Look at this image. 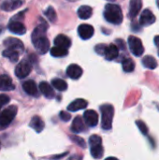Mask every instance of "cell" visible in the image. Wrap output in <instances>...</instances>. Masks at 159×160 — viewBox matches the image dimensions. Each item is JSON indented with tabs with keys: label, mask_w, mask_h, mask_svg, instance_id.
<instances>
[{
	"label": "cell",
	"mask_w": 159,
	"mask_h": 160,
	"mask_svg": "<svg viewBox=\"0 0 159 160\" xmlns=\"http://www.w3.org/2000/svg\"><path fill=\"white\" fill-rule=\"evenodd\" d=\"M48 24L44 20H41V23L37 25L32 33V42L36 50L40 54H45L50 49V41L46 37Z\"/></svg>",
	"instance_id": "cell-1"
},
{
	"label": "cell",
	"mask_w": 159,
	"mask_h": 160,
	"mask_svg": "<svg viewBox=\"0 0 159 160\" xmlns=\"http://www.w3.org/2000/svg\"><path fill=\"white\" fill-rule=\"evenodd\" d=\"M104 18L111 23L120 24L123 22L121 8L115 4H107L104 9Z\"/></svg>",
	"instance_id": "cell-2"
},
{
	"label": "cell",
	"mask_w": 159,
	"mask_h": 160,
	"mask_svg": "<svg viewBox=\"0 0 159 160\" xmlns=\"http://www.w3.org/2000/svg\"><path fill=\"white\" fill-rule=\"evenodd\" d=\"M101 112V127L104 130H110L112 126L114 108L111 104H103L100 106Z\"/></svg>",
	"instance_id": "cell-3"
},
{
	"label": "cell",
	"mask_w": 159,
	"mask_h": 160,
	"mask_svg": "<svg viewBox=\"0 0 159 160\" xmlns=\"http://www.w3.org/2000/svg\"><path fill=\"white\" fill-rule=\"evenodd\" d=\"M89 143H90L91 156L96 159L101 158L104 154L101 138L98 135H92L89 139Z\"/></svg>",
	"instance_id": "cell-4"
},
{
	"label": "cell",
	"mask_w": 159,
	"mask_h": 160,
	"mask_svg": "<svg viewBox=\"0 0 159 160\" xmlns=\"http://www.w3.org/2000/svg\"><path fill=\"white\" fill-rule=\"evenodd\" d=\"M17 106L15 105H11L8 106L7 108H6L1 113H0V126L2 128H6L7 127L15 118L16 114H17Z\"/></svg>",
	"instance_id": "cell-5"
},
{
	"label": "cell",
	"mask_w": 159,
	"mask_h": 160,
	"mask_svg": "<svg viewBox=\"0 0 159 160\" xmlns=\"http://www.w3.org/2000/svg\"><path fill=\"white\" fill-rule=\"evenodd\" d=\"M32 70V65L30 61L24 59L21 61L15 68V75L19 79H23L27 77Z\"/></svg>",
	"instance_id": "cell-6"
},
{
	"label": "cell",
	"mask_w": 159,
	"mask_h": 160,
	"mask_svg": "<svg viewBox=\"0 0 159 160\" xmlns=\"http://www.w3.org/2000/svg\"><path fill=\"white\" fill-rule=\"evenodd\" d=\"M128 46L131 51V52L136 55V56H141L142 55L144 52V47L142 45V40L134 36H130L128 38Z\"/></svg>",
	"instance_id": "cell-7"
},
{
	"label": "cell",
	"mask_w": 159,
	"mask_h": 160,
	"mask_svg": "<svg viewBox=\"0 0 159 160\" xmlns=\"http://www.w3.org/2000/svg\"><path fill=\"white\" fill-rule=\"evenodd\" d=\"M4 46L6 47V49H10V50L16 51L20 54L24 50L23 43L20 39L15 38H8L5 39L4 40Z\"/></svg>",
	"instance_id": "cell-8"
},
{
	"label": "cell",
	"mask_w": 159,
	"mask_h": 160,
	"mask_svg": "<svg viewBox=\"0 0 159 160\" xmlns=\"http://www.w3.org/2000/svg\"><path fill=\"white\" fill-rule=\"evenodd\" d=\"M83 119L88 127L94 128L98 123V114L94 110H87L83 113Z\"/></svg>",
	"instance_id": "cell-9"
},
{
	"label": "cell",
	"mask_w": 159,
	"mask_h": 160,
	"mask_svg": "<svg viewBox=\"0 0 159 160\" xmlns=\"http://www.w3.org/2000/svg\"><path fill=\"white\" fill-rule=\"evenodd\" d=\"M155 22H156V16L154 15V13L148 8L144 9L140 18V24L142 26H148L153 24Z\"/></svg>",
	"instance_id": "cell-10"
},
{
	"label": "cell",
	"mask_w": 159,
	"mask_h": 160,
	"mask_svg": "<svg viewBox=\"0 0 159 160\" xmlns=\"http://www.w3.org/2000/svg\"><path fill=\"white\" fill-rule=\"evenodd\" d=\"M8 30L15 34V35H23L26 32V28L24 26V24L22 22H21L20 21H12L10 20L8 25H7Z\"/></svg>",
	"instance_id": "cell-11"
},
{
	"label": "cell",
	"mask_w": 159,
	"mask_h": 160,
	"mask_svg": "<svg viewBox=\"0 0 159 160\" xmlns=\"http://www.w3.org/2000/svg\"><path fill=\"white\" fill-rule=\"evenodd\" d=\"M78 34L82 39H89L94 35V27L90 24H81L78 28Z\"/></svg>",
	"instance_id": "cell-12"
},
{
	"label": "cell",
	"mask_w": 159,
	"mask_h": 160,
	"mask_svg": "<svg viewBox=\"0 0 159 160\" xmlns=\"http://www.w3.org/2000/svg\"><path fill=\"white\" fill-rule=\"evenodd\" d=\"M22 89L27 95H29L31 97H36V98L38 97V90H37V84L32 80H28V81L24 82L22 83Z\"/></svg>",
	"instance_id": "cell-13"
},
{
	"label": "cell",
	"mask_w": 159,
	"mask_h": 160,
	"mask_svg": "<svg viewBox=\"0 0 159 160\" xmlns=\"http://www.w3.org/2000/svg\"><path fill=\"white\" fill-rule=\"evenodd\" d=\"M67 75L72 80H78L82 75V69L76 64H71L67 68Z\"/></svg>",
	"instance_id": "cell-14"
},
{
	"label": "cell",
	"mask_w": 159,
	"mask_h": 160,
	"mask_svg": "<svg viewBox=\"0 0 159 160\" xmlns=\"http://www.w3.org/2000/svg\"><path fill=\"white\" fill-rule=\"evenodd\" d=\"M23 4L22 0H6L1 4V9L5 11H12L19 8Z\"/></svg>",
	"instance_id": "cell-15"
},
{
	"label": "cell",
	"mask_w": 159,
	"mask_h": 160,
	"mask_svg": "<svg viewBox=\"0 0 159 160\" xmlns=\"http://www.w3.org/2000/svg\"><path fill=\"white\" fill-rule=\"evenodd\" d=\"M142 7V0H130L129 3V12L128 16L130 19H134L137 17L139 12L141 11Z\"/></svg>",
	"instance_id": "cell-16"
},
{
	"label": "cell",
	"mask_w": 159,
	"mask_h": 160,
	"mask_svg": "<svg viewBox=\"0 0 159 160\" xmlns=\"http://www.w3.org/2000/svg\"><path fill=\"white\" fill-rule=\"evenodd\" d=\"M15 86L12 80L7 75H0V91H12Z\"/></svg>",
	"instance_id": "cell-17"
},
{
	"label": "cell",
	"mask_w": 159,
	"mask_h": 160,
	"mask_svg": "<svg viewBox=\"0 0 159 160\" xmlns=\"http://www.w3.org/2000/svg\"><path fill=\"white\" fill-rule=\"evenodd\" d=\"M88 106V102L85 99L82 98H78L75 99L74 101H72L68 106H67V110L69 112H77L80 110H83Z\"/></svg>",
	"instance_id": "cell-18"
},
{
	"label": "cell",
	"mask_w": 159,
	"mask_h": 160,
	"mask_svg": "<svg viewBox=\"0 0 159 160\" xmlns=\"http://www.w3.org/2000/svg\"><path fill=\"white\" fill-rule=\"evenodd\" d=\"M119 55V49L115 44H111L106 47V51L104 53V56L107 60L112 61Z\"/></svg>",
	"instance_id": "cell-19"
},
{
	"label": "cell",
	"mask_w": 159,
	"mask_h": 160,
	"mask_svg": "<svg viewBox=\"0 0 159 160\" xmlns=\"http://www.w3.org/2000/svg\"><path fill=\"white\" fill-rule=\"evenodd\" d=\"M39 90L45 98H47L49 99H52L54 98V91H53L52 85H50L48 82H41L39 83Z\"/></svg>",
	"instance_id": "cell-20"
},
{
	"label": "cell",
	"mask_w": 159,
	"mask_h": 160,
	"mask_svg": "<svg viewBox=\"0 0 159 160\" xmlns=\"http://www.w3.org/2000/svg\"><path fill=\"white\" fill-rule=\"evenodd\" d=\"M70 129L73 133H81L82 131H85L86 128H85V125H84L81 116H77L73 120L72 125L70 127Z\"/></svg>",
	"instance_id": "cell-21"
},
{
	"label": "cell",
	"mask_w": 159,
	"mask_h": 160,
	"mask_svg": "<svg viewBox=\"0 0 159 160\" xmlns=\"http://www.w3.org/2000/svg\"><path fill=\"white\" fill-rule=\"evenodd\" d=\"M29 127L32 128L36 132L39 133V132H41V131L44 129L45 125H44L43 120H42L39 116L35 115V116L31 119L30 124H29Z\"/></svg>",
	"instance_id": "cell-22"
},
{
	"label": "cell",
	"mask_w": 159,
	"mask_h": 160,
	"mask_svg": "<svg viewBox=\"0 0 159 160\" xmlns=\"http://www.w3.org/2000/svg\"><path fill=\"white\" fill-rule=\"evenodd\" d=\"M54 44H55V46L67 49L71 46V40L65 35H58L54 38Z\"/></svg>",
	"instance_id": "cell-23"
},
{
	"label": "cell",
	"mask_w": 159,
	"mask_h": 160,
	"mask_svg": "<svg viewBox=\"0 0 159 160\" xmlns=\"http://www.w3.org/2000/svg\"><path fill=\"white\" fill-rule=\"evenodd\" d=\"M93 9L89 6H81L78 8V16L82 20H87L92 16Z\"/></svg>",
	"instance_id": "cell-24"
},
{
	"label": "cell",
	"mask_w": 159,
	"mask_h": 160,
	"mask_svg": "<svg viewBox=\"0 0 159 160\" xmlns=\"http://www.w3.org/2000/svg\"><path fill=\"white\" fill-rule=\"evenodd\" d=\"M142 65L149 69H155L157 67V62L155 57L151 55H146L142 59Z\"/></svg>",
	"instance_id": "cell-25"
},
{
	"label": "cell",
	"mask_w": 159,
	"mask_h": 160,
	"mask_svg": "<svg viewBox=\"0 0 159 160\" xmlns=\"http://www.w3.org/2000/svg\"><path fill=\"white\" fill-rule=\"evenodd\" d=\"M52 85L55 89H57L58 91H61V92L66 91L67 89V83L64 80L58 79V78H55V79L52 80Z\"/></svg>",
	"instance_id": "cell-26"
},
{
	"label": "cell",
	"mask_w": 159,
	"mask_h": 160,
	"mask_svg": "<svg viewBox=\"0 0 159 160\" xmlns=\"http://www.w3.org/2000/svg\"><path fill=\"white\" fill-rule=\"evenodd\" d=\"M2 55H3L4 57L8 58L11 62H17L18 59H19L20 53H19L18 52H16V51L10 50V49H6V50L3 51Z\"/></svg>",
	"instance_id": "cell-27"
},
{
	"label": "cell",
	"mask_w": 159,
	"mask_h": 160,
	"mask_svg": "<svg viewBox=\"0 0 159 160\" xmlns=\"http://www.w3.org/2000/svg\"><path fill=\"white\" fill-rule=\"evenodd\" d=\"M67 53H68L67 49H65L62 47L55 46L51 49V54L53 57H64V56L67 55Z\"/></svg>",
	"instance_id": "cell-28"
},
{
	"label": "cell",
	"mask_w": 159,
	"mask_h": 160,
	"mask_svg": "<svg viewBox=\"0 0 159 160\" xmlns=\"http://www.w3.org/2000/svg\"><path fill=\"white\" fill-rule=\"evenodd\" d=\"M122 67L125 72H132L135 69V63L130 58H126L122 62Z\"/></svg>",
	"instance_id": "cell-29"
},
{
	"label": "cell",
	"mask_w": 159,
	"mask_h": 160,
	"mask_svg": "<svg viewBox=\"0 0 159 160\" xmlns=\"http://www.w3.org/2000/svg\"><path fill=\"white\" fill-rule=\"evenodd\" d=\"M44 13H45L46 17L48 18V20H49L50 22H56V20H57V15H56V12H55V10H54L53 8L49 7V8L45 10Z\"/></svg>",
	"instance_id": "cell-30"
},
{
	"label": "cell",
	"mask_w": 159,
	"mask_h": 160,
	"mask_svg": "<svg viewBox=\"0 0 159 160\" xmlns=\"http://www.w3.org/2000/svg\"><path fill=\"white\" fill-rule=\"evenodd\" d=\"M70 139H71V141L74 142V143H76L77 145H79L80 147H82V148H85L86 147V143H85V141L82 139V138H80V137H78V136H70Z\"/></svg>",
	"instance_id": "cell-31"
},
{
	"label": "cell",
	"mask_w": 159,
	"mask_h": 160,
	"mask_svg": "<svg viewBox=\"0 0 159 160\" xmlns=\"http://www.w3.org/2000/svg\"><path fill=\"white\" fill-rule=\"evenodd\" d=\"M136 125H137V127L139 128V129L141 130V132L143 135H147V133H148V128H147V126H146V124L144 122H142L141 120H138V121H136Z\"/></svg>",
	"instance_id": "cell-32"
},
{
	"label": "cell",
	"mask_w": 159,
	"mask_h": 160,
	"mask_svg": "<svg viewBox=\"0 0 159 160\" xmlns=\"http://www.w3.org/2000/svg\"><path fill=\"white\" fill-rule=\"evenodd\" d=\"M9 100H10V98H9L8 96H7V95H5V94H1V95H0V110H1V108H2L4 105L7 104V103L9 102Z\"/></svg>",
	"instance_id": "cell-33"
},
{
	"label": "cell",
	"mask_w": 159,
	"mask_h": 160,
	"mask_svg": "<svg viewBox=\"0 0 159 160\" xmlns=\"http://www.w3.org/2000/svg\"><path fill=\"white\" fill-rule=\"evenodd\" d=\"M59 116H60V119L62 120V121H64V122H67V121H69L70 120V118H71V116H70V114L68 113V112H61L60 113H59Z\"/></svg>",
	"instance_id": "cell-34"
},
{
	"label": "cell",
	"mask_w": 159,
	"mask_h": 160,
	"mask_svg": "<svg viewBox=\"0 0 159 160\" xmlns=\"http://www.w3.org/2000/svg\"><path fill=\"white\" fill-rule=\"evenodd\" d=\"M106 47H107L106 45L99 44V45H97V46H96L95 50H96V52H97V53H99V54H101V55H104L105 51H106Z\"/></svg>",
	"instance_id": "cell-35"
},
{
	"label": "cell",
	"mask_w": 159,
	"mask_h": 160,
	"mask_svg": "<svg viewBox=\"0 0 159 160\" xmlns=\"http://www.w3.org/2000/svg\"><path fill=\"white\" fill-rule=\"evenodd\" d=\"M68 160H82V157L79 156V155H74V156L70 157Z\"/></svg>",
	"instance_id": "cell-36"
},
{
	"label": "cell",
	"mask_w": 159,
	"mask_h": 160,
	"mask_svg": "<svg viewBox=\"0 0 159 160\" xmlns=\"http://www.w3.org/2000/svg\"><path fill=\"white\" fill-rule=\"evenodd\" d=\"M155 44L157 45V47L158 48V55H159V36H157L155 38Z\"/></svg>",
	"instance_id": "cell-37"
},
{
	"label": "cell",
	"mask_w": 159,
	"mask_h": 160,
	"mask_svg": "<svg viewBox=\"0 0 159 160\" xmlns=\"http://www.w3.org/2000/svg\"><path fill=\"white\" fill-rule=\"evenodd\" d=\"M4 30H5L4 26H3V25H0V35L4 32Z\"/></svg>",
	"instance_id": "cell-38"
},
{
	"label": "cell",
	"mask_w": 159,
	"mask_h": 160,
	"mask_svg": "<svg viewBox=\"0 0 159 160\" xmlns=\"http://www.w3.org/2000/svg\"><path fill=\"white\" fill-rule=\"evenodd\" d=\"M105 160H118V158H106Z\"/></svg>",
	"instance_id": "cell-39"
},
{
	"label": "cell",
	"mask_w": 159,
	"mask_h": 160,
	"mask_svg": "<svg viewBox=\"0 0 159 160\" xmlns=\"http://www.w3.org/2000/svg\"><path fill=\"white\" fill-rule=\"evenodd\" d=\"M157 7L159 8V0H157Z\"/></svg>",
	"instance_id": "cell-40"
},
{
	"label": "cell",
	"mask_w": 159,
	"mask_h": 160,
	"mask_svg": "<svg viewBox=\"0 0 159 160\" xmlns=\"http://www.w3.org/2000/svg\"><path fill=\"white\" fill-rule=\"evenodd\" d=\"M0 148H1V143H0Z\"/></svg>",
	"instance_id": "cell-41"
}]
</instances>
